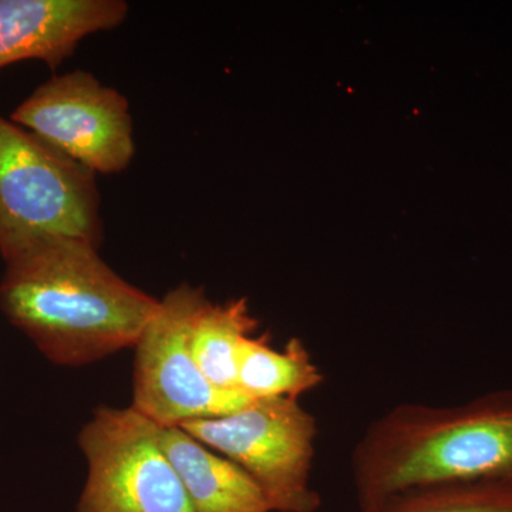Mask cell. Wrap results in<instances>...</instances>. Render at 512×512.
I'll use <instances>...</instances> for the list:
<instances>
[{"instance_id":"cell-1","label":"cell","mask_w":512,"mask_h":512,"mask_svg":"<svg viewBox=\"0 0 512 512\" xmlns=\"http://www.w3.org/2000/svg\"><path fill=\"white\" fill-rule=\"evenodd\" d=\"M5 264L0 309L56 365H90L134 348L160 306L80 239H46Z\"/></svg>"},{"instance_id":"cell-7","label":"cell","mask_w":512,"mask_h":512,"mask_svg":"<svg viewBox=\"0 0 512 512\" xmlns=\"http://www.w3.org/2000/svg\"><path fill=\"white\" fill-rule=\"evenodd\" d=\"M10 120L94 174L123 173L136 154L126 97L84 70L50 77Z\"/></svg>"},{"instance_id":"cell-4","label":"cell","mask_w":512,"mask_h":512,"mask_svg":"<svg viewBox=\"0 0 512 512\" xmlns=\"http://www.w3.org/2000/svg\"><path fill=\"white\" fill-rule=\"evenodd\" d=\"M241 467L272 512H318L312 487L318 421L296 399H252L241 409L180 427Z\"/></svg>"},{"instance_id":"cell-10","label":"cell","mask_w":512,"mask_h":512,"mask_svg":"<svg viewBox=\"0 0 512 512\" xmlns=\"http://www.w3.org/2000/svg\"><path fill=\"white\" fill-rule=\"evenodd\" d=\"M323 373L299 338L278 350L268 336H247L237 352V387L249 399H301L318 389Z\"/></svg>"},{"instance_id":"cell-11","label":"cell","mask_w":512,"mask_h":512,"mask_svg":"<svg viewBox=\"0 0 512 512\" xmlns=\"http://www.w3.org/2000/svg\"><path fill=\"white\" fill-rule=\"evenodd\" d=\"M256 328L258 320L245 299L205 303L192 328L191 349L208 382L227 392H239L238 346L242 339L254 335Z\"/></svg>"},{"instance_id":"cell-9","label":"cell","mask_w":512,"mask_h":512,"mask_svg":"<svg viewBox=\"0 0 512 512\" xmlns=\"http://www.w3.org/2000/svg\"><path fill=\"white\" fill-rule=\"evenodd\" d=\"M161 444L195 512H272L261 488L241 467L180 427H161Z\"/></svg>"},{"instance_id":"cell-12","label":"cell","mask_w":512,"mask_h":512,"mask_svg":"<svg viewBox=\"0 0 512 512\" xmlns=\"http://www.w3.org/2000/svg\"><path fill=\"white\" fill-rule=\"evenodd\" d=\"M357 512H512V485L440 484L359 503Z\"/></svg>"},{"instance_id":"cell-5","label":"cell","mask_w":512,"mask_h":512,"mask_svg":"<svg viewBox=\"0 0 512 512\" xmlns=\"http://www.w3.org/2000/svg\"><path fill=\"white\" fill-rule=\"evenodd\" d=\"M87 480L74 512H195L161 444L133 406H100L79 434Z\"/></svg>"},{"instance_id":"cell-8","label":"cell","mask_w":512,"mask_h":512,"mask_svg":"<svg viewBox=\"0 0 512 512\" xmlns=\"http://www.w3.org/2000/svg\"><path fill=\"white\" fill-rule=\"evenodd\" d=\"M123 0H0V69L40 60L56 70L84 37L119 28Z\"/></svg>"},{"instance_id":"cell-6","label":"cell","mask_w":512,"mask_h":512,"mask_svg":"<svg viewBox=\"0 0 512 512\" xmlns=\"http://www.w3.org/2000/svg\"><path fill=\"white\" fill-rule=\"evenodd\" d=\"M210 301L204 289L177 286L160 301L134 350L133 404L161 427L224 416L249 397L218 389L202 375L191 349L192 328Z\"/></svg>"},{"instance_id":"cell-3","label":"cell","mask_w":512,"mask_h":512,"mask_svg":"<svg viewBox=\"0 0 512 512\" xmlns=\"http://www.w3.org/2000/svg\"><path fill=\"white\" fill-rule=\"evenodd\" d=\"M101 195L96 174L32 131L0 116V255L39 242L73 238L100 248Z\"/></svg>"},{"instance_id":"cell-2","label":"cell","mask_w":512,"mask_h":512,"mask_svg":"<svg viewBox=\"0 0 512 512\" xmlns=\"http://www.w3.org/2000/svg\"><path fill=\"white\" fill-rule=\"evenodd\" d=\"M350 466L359 503L429 485H512V392L397 404L367 427Z\"/></svg>"}]
</instances>
